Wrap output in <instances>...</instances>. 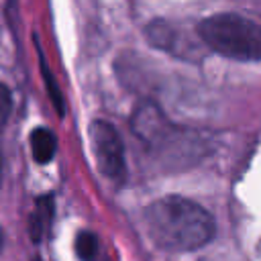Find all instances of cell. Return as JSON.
Instances as JSON below:
<instances>
[{
  "label": "cell",
  "mask_w": 261,
  "mask_h": 261,
  "mask_svg": "<svg viewBox=\"0 0 261 261\" xmlns=\"http://www.w3.org/2000/svg\"><path fill=\"white\" fill-rule=\"evenodd\" d=\"M143 224L157 247L173 253L202 249L216 234L212 214L198 202L177 194L151 202L143 212Z\"/></svg>",
  "instance_id": "1"
},
{
  "label": "cell",
  "mask_w": 261,
  "mask_h": 261,
  "mask_svg": "<svg viewBox=\"0 0 261 261\" xmlns=\"http://www.w3.org/2000/svg\"><path fill=\"white\" fill-rule=\"evenodd\" d=\"M198 39L214 53L234 61H261V24L237 12L206 16L196 27Z\"/></svg>",
  "instance_id": "3"
},
{
  "label": "cell",
  "mask_w": 261,
  "mask_h": 261,
  "mask_svg": "<svg viewBox=\"0 0 261 261\" xmlns=\"http://www.w3.org/2000/svg\"><path fill=\"white\" fill-rule=\"evenodd\" d=\"M39 67H41V75H43V80H45V88H47V92H49V98H51L55 110H57L59 114H63V112H65L63 94H61V90H59V86H57V82H55V77H53V73H51V69H49V65H47V61H45V57H43L41 51H39Z\"/></svg>",
  "instance_id": "8"
},
{
  "label": "cell",
  "mask_w": 261,
  "mask_h": 261,
  "mask_svg": "<svg viewBox=\"0 0 261 261\" xmlns=\"http://www.w3.org/2000/svg\"><path fill=\"white\" fill-rule=\"evenodd\" d=\"M0 175H2V147H0Z\"/></svg>",
  "instance_id": "12"
},
{
  "label": "cell",
  "mask_w": 261,
  "mask_h": 261,
  "mask_svg": "<svg viewBox=\"0 0 261 261\" xmlns=\"http://www.w3.org/2000/svg\"><path fill=\"white\" fill-rule=\"evenodd\" d=\"M145 39L149 41V45L165 53H171L175 57H181V59L196 57V43H192L184 35V31L177 24H171L169 20H163V18L151 20L145 27Z\"/></svg>",
  "instance_id": "5"
},
{
  "label": "cell",
  "mask_w": 261,
  "mask_h": 261,
  "mask_svg": "<svg viewBox=\"0 0 261 261\" xmlns=\"http://www.w3.org/2000/svg\"><path fill=\"white\" fill-rule=\"evenodd\" d=\"M33 261H41V259H39V257H35V259H33Z\"/></svg>",
  "instance_id": "13"
},
{
  "label": "cell",
  "mask_w": 261,
  "mask_h": 261,
  "mask_svg": "<svg viewBox=\"0 0 261 261\" xmlns=\"http://www.w3.org/2000/svg\"><path fill=\"white\" fill-rule=\"evenodd\" d=\"M130 126L153 159L167 169H184L206 155V139L190 128L175 126L153 102H141L133 112Z\"/></svg>",
  "instance_id": "2"
},
{
  "label": "cell",
  "mask_w": 261,
  "mask_h": 261,
  "mask_svg": "<svg viewBox=\"0 0 261 261\" xmlns=\"http://www.w3.org/2000/svg\"><path fill=\"white\" fill-rule=\"evenodd\" d=\"M92 153L96 159V165L104 177H108L114 184H124L126 179V155H124V143L114 128V124L106 120H94L88 130Z\"/></svg>",
  "instance_id": "4"
},
{
  "label": "cell",
  "mask_w": 261,
  "mask_h": 261,
  "mask_svg": "<svg viewBox=\"0 0 261 261\" xmlns=\"http://www.w3.org/2000/svg\"><path fill=\"white\" fill-rule=\"evenodd\" d=\"M55 151H57L55 135L49 128H45V126H37L31 133V153H33V159L37 163H49L55 157Z\"/></svg>",
  "instance_id": "7"
},
{
  "label": "cell",
  "mask_w": 261,
  "mask_h": 261,
  "mask_svg": "<svg viewBox=\"0 0 261 261\" xmlns=\"http://www.w3.org/2000/svg\"><path fill=\"white\" fill-rule=\"evenodd\" d=\"M2 243H4V234H2V230H0V251H2Z\"/></svg>",
  "instance_id": "11"
},
{
  "label": "cell",
  "mask_w": 261,
  "mask_h": 261,
  "mask_svg": "<svg viewBox=\"0 0 261 261\" xmlns=\"http://www.w3.org/2000/svg\"><path fill=\"white\" fill-rule=\"evenodd\" d=\"M10 106H12L10 90H8L4 84H0V135H2V128H4V126H6V122H8Z\"/></svg>",
  "instance_id": "10"
},
{
  "label": "cell",
  "mask_w": 261,
  "mask_h": 261,
  "mask_svg": "<svg viewBox=\"0 0 261 261\" xmlns=\"http://www.w3.org/2000/svg\"><path fill=\"white\" fill-rule=\"evenodd\" d=\"M53 212H55L53 198L51 196H39L35 206H33V212L29 216V234H31L33 243H41L47 237L51 222H53Z\"/></svg>",
  "instance_id": "6"
},
{
  "label": "cell",
  "mask_w": 261,
  "mask_h": 261,
  "mask_svg": "<svg viewBox=\"0 0 261 261\" xmlns=\"http://www.w3.org/2000/svg\"><path fill=\"white\" fill-rule=\"evenodd\" d=\"M75 253L82 261H94L98 255V237L90 230H80L75 234Z\"/></svg>",
  "instance_id": "9"
}]
</instances>
